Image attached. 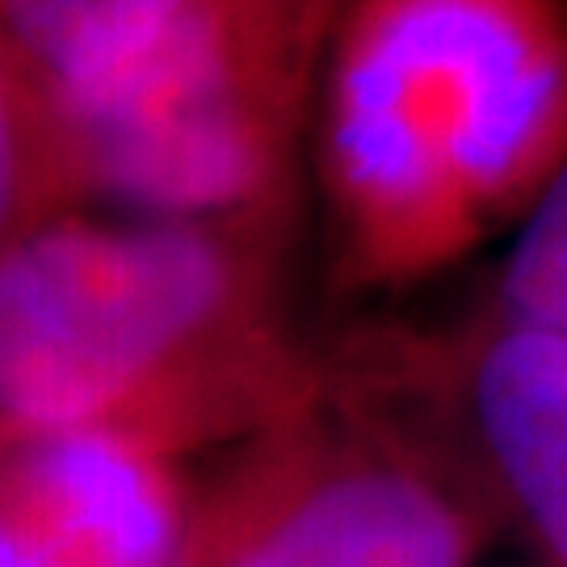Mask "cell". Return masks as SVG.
<instances>
[{
    "mask_svg": "<svg viewBox=\"0 0 567 567\" xmlns=\"http://www.w3.org/2000/svg\"><path fill=\"white\" fill-rule=\"evenodd\" d=\"M299 404L252 224L42 219L0 248L9 442L118 429L173 458Z\"/></svg>",
    "mask_w": 567,
    "mask_h": 567,
    "instance_id": "cell-1",
    "label": "cell"
},
{
    "mask_svg": "<svg viewBox=\"0 0 567 567\" xmlns=\"http://www.w3.org/2000/svg\"><path fill=\"white\" fill-rule=\"evenodd\" d=\"M324 84L349 261L429 274L567 164V0H349Z\"/></svg>",
    "mask_w": 567,
    "mask_h": 567,
    "instance_id": "cell-2",
    "label": "cell"
},
{
    "mask_svg": "<svg viewBox=\"0 0 567 567\" xmlns=\"http://www.w3.org/2000/svg\"><path fill=\"white\" fill-rule=\"evenodd\" d=\"M332 0H203L118 81L42 102L63 198L164 224H261L278 203Z\"/></svg>",
    "mask_w": 567,
    "mask_h": 567,
    "instance_id": "cell-3",
    "label": "cell"
},
{
    "mask_svg": "<svg viewBox=\"0 0 567 567\" xmlns=\"http://www.w3.org/2000/svg\"><path fill=\"white\" fill-rule=\"evenodd\" d=\"M458 501L379 442L295 416L189 522L185 567H471Z\"/></svg>",
    "mask_w": 567,
    "mask_h": 567,
    "instance_id": "cell-4",
    "label": "cell"
},
{
    "mask_svg": "<svg viewBox=\"0 0 567 567\" xmlns=\"http://www.w3.org/2000/svg\"><path fill=\"white\" fill-rule=\"evenodd\" d=\"M0 496L68 567H185L194 508L173 458L131 433L76 429L9 442Z\"/></svg>",
    "mask_w": 567,
    "mask_h": 567,
    "instance_id": "cell-5",
    "label": "cell"
},
{
    "mask_svg": "<svg viewBox=\"0 0 567 567\" xmlns=\"http://www.w3.org/2000/svg\"><path fill=\"white\" fill-rule=\"evenodd\" d=\"M471 412L501 492L567 567V341L505 324L475 358Z\"/></svg>",
    "mask_w": 567,
    "mask_h": 567,
    "instance_id": "cell-6",
    "label": "cell"
},
{
    "mask_svg": "<svg viewBox=\"0 0 567 567\" xmlns=\"http://www.w3.org/2000/svg\"><path fill=\"white\" fill-rule=\"evenodd\" d=\"M203 0H0V60L39 102L118 81Z\"/></svg>",
    "mask_w": 567,
    "mask_h": 567,
    "instance_id": "cell-7",
    "label": "cell"
},
{
    "mask_svg": "<svg viewBox=\"0 0 567 567\" xmlns=\"http://www.w3.org/2000/svg\"><path fill=\"white\" fill-rule=\"evenodd\" d=\"M63 203L47 114L34 89L0 60V248Z\"/></svg>",
    "mask_w": 567,
    "mask_h": 567,
    "instance_id": "cell-8",
    "label": "cell"
},
{
    "mask_svg": "<svg viewBox=\"0 0 567 567\" xmlns=\"http://www.w3.org/2000/svg\"><path fill=\"white\" fill-rule=\"evenodd\" d=\"M508 324L567 341V164L529 203L522 240L505 265Z\"/></svg>",
    "mask_w": 567,
    "mask_h": 567,
    "instance_id": "cell-9",
    "label": "cell"
},
{
    "mask_svg": "<svg viewBox=\"0 0 567 567\" xmlns=\"http://www.w3.org/2000/svg\"><path fill=\"white\" fill-rule=\"evenodd\" d=\"M0 567H68L4 496H0Z\"/></svg>",
    "mask_w": 567,
    "mask_h": 567,
    "instance_id": "cell-10",
    "label": "cell"
},
{
    "mask_svg": "<svg viewBox=\"0 0 567 567\" xmlns=\"http://www.w3.org/2000/svg\"><path fill=\"white\" fill-rule=\"evenodd\" d=\"M4 446H9V437H4V425H0V454H4Z\"/></svg>",
    "mask_w": 567,
    "mask_h": 567,
    "instance_id": "cell-11",
    "label": "cell"
}]
</instances>
